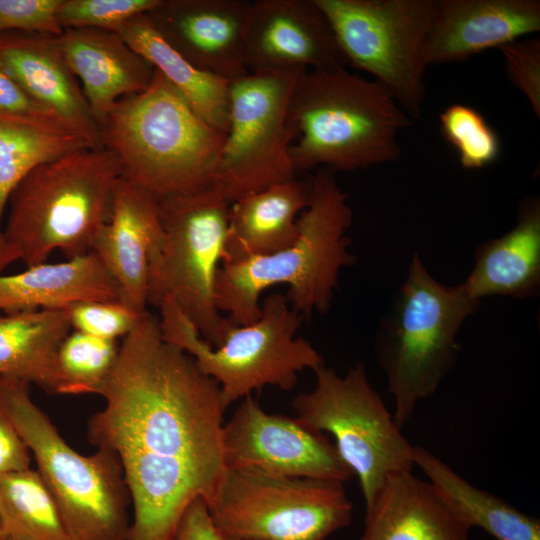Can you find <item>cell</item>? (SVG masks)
Wrapping results in <instances>:
<instances>
[{"label": "cell", "instance_id": "5b68a950", "mask_svg": "<svg viewBox=\"0 0 540 540\" xmlns=\"http://www.w3.org/2000/svg\"><path fill=\"white\" fill-rule=\"evenodd\" d=\"M102 146L67 153L34 168L13 190L2 228L6 245L27 267L60 250L68 259L90 252L108 221L116 180Z\"/></svg>", "mask_w": 540, "mask_h": 540}, {"label": "cell", "instance_id": "f1b7e54d", "mask_svg": "<svg viewBox=\"0 0 540 540\" xmlns=\"http://www.w3.org/2000/svg\"><path fill=\"white\" fill-rule=\"evenodd\" d=\"M0 526L9 540H72L37 470L0 476Z\"/></svg>", "mask_w": 540, "mask_h": 540}, {"label": "cell", "instance_id": "4fadbf2b", "mask_svg": "<svg viewBox=\"0 0 540 540\" xmlns=\"http://www.w3.org/2000/svg\"><path fill=\"white\" fill-rule=\"evenodd\" d=\"M305 68L249 72L229 83L226 137L212 186L234 201L296 177L289 119L293 90Z\"/></svg>", "mask_w": 540, "mask_h": 540}, {"label": "cell", "instance_id": "44dd1931", "mask_svg": "<svg viewBox=\"0 0 540 540\" xmlns=\"http://www.w3.org/2000/svg\"><path fill=\"white\" fill-rule=\"evenodd\" d=\"M470 530L429 481L402 471L365 506L359 540H469Z\"/></svg>", "mask_w": 540, "mask_h": 540}, {"label": "cell", "instance_id": "8d00e7d4", "mask_svg": "<svg viewBox=\"0 0 540 540\" xmlns=\"http://www.w3.org/2000/svg\"><path fill=\"white\" fill-rule=\"evenodd\" d=\"M31 452L0 410V476L30 469Z\"/></svg>", "mask_w": 540, "mask_h": 540}, {"label": "cell", "instance_id": "5bb4252c", "mask_svg": "<svg viewBox=\"0 0 540 540\" xmlns=\"http://www.w3.org/2000/svg\"><path fill=\"white\" fill-rule=\"evenodd\" d=\"M227 469L345 483L354 477L335 445L297 417L267 413L252 395L223 424Z\"/></svg>", "mask_w": 540, "mask_h": 540}, {"label": "cell", "instance_id": "74e56055", "mask_svg": "<svg viewBox=\"0 0 540 540\" xmlns=\"http://www.w3.org/2000/svg\"><path fill=\"white\" fill-rule=\"evenodd\" d=\"M172 540H222L203 498L195 499L186 508Z\"/></svg>", "mask_w": 540, "mask_h": 540}, {"label": "cell", "instance_id": "9c48e42d", "mask_svg": "<svg viewBox=\"0 0 540 540\" xmlns=\"http://www.w3.org/2000/svg\"><path fill=\"white\" fill-rule=\"evenodd\" d=\"M159 201L163 243L148 271V304L171 298L212 347L233 324L215 300L231 203L214 186Z\"/></svg>", "mask_w": 540, "mask_h": 540}, {"label": "cell", "instance_id": "9a60e30c", "mask_svg": "<svg viewBox=\"0 0 540 540\" xmlns=\"http://www.w3.org/2000/svg\"><path fill=\"white\" fill-rule=\"evenodd\" d=\"M244 59L248 72L332 70L348 65L315 0L251 2Z\"/></svg>", "mask_w": 540, "mask_h": 540}, {"label": "cell", "instance_id": "ab89813d", "mask_svg": "<svg viewBox=\"0 0 540 540\" xmlns=\"http://www.w3.org/2000/svg\"><path fill=\"white\" fill-rule=\"evenodd\" d=\"M222 540H246V539L226 538V539H222Z\"/></svg>", "mask_w": 540, "mask_h": 540}, {"label": "cell", "instance_id": "836d02e7", "mask_svg": "<svg viewBox=\"0 0 540 540\" xmlns=\"http://www.w3.org/2000/svg\"><path fill=\"white\" fill-rule=\"evenodd\" d=\"M62 0H0V34L24 32L59 36L64 28L58 20Z\"/></svg>", "mask_w": 540, "mask_h": 540}, {"label": "cell", "instance_id": "f35d334b", "mask_svg": "<svg viewBox=\"0 0 540 540\" xmlns=\"http://www.w3.org/2000/svg\"><path fill=\"white\" fill-rule=\"evenodd\" d=\"M0 540H9L0 526Z\"/></svg>", "mask_w": 540, "mask_h": 540}, {"label": "cell", "instance_id": "7c38bea8", "mask_svg": "<svg viewBox=\"0 0 540 540\" xmlns=\"http://www.w3.org/2000/svg\"><path fill=\"white\" fill-rule=\"evenodd\" d=\"M348 65L374 77L411 119L425 99L426 45L437 0H315Z\"/></svg>", "mask_w": 540, "mask_h": 540}, {"label": "cell", "instance_id": "1f68e13d", "mask_svg": "<svg viewBox=\"0 0 540 540\" xmlns=\"http://www.w3.org/2000/svg\"><path fill=\"white\" fill-rule=\"evenodd\" d=\"M162 0H62L58 20L65 28L117 32L131 18L148 13Z\"/></svg>", "mask_w": 540, "mask_h": 540}, {"label": "cell", "instance_id": "7402d4cb", "mask_svg": "<svg viewBox=\"0 0 540 540\" xmlns=\"http://www.w3.org/2000/svg\"><path fill=\"white\" fill-rule=\"evenodd\" d=\"M476 301L490 296L523 299L540 289V201L524 198L515 226L478 247L475 264L461 283Z\"/></svg>", "mask_w": 540, "mask_h": 540}, {"label": "cell", "instance_id": "277c9868", "mask_svg": "<svg viewBox=\"0 0 540 540\" xmlns=\"http://www.w3.org/2000/svg\"><path fill=\"white\" fill-rule=\"evenodd\" d=\"M289 119L295 172L355 171L401 157L398 134L412 119L379 83L346 68L307 70L293 90Z\"/></svg>", "mask_w": 540, "mask_h": 540}, {"label": "cell", "instance_id": "6da1fadb", "mask_svg": "<svg viewBox=\"0 0 540 540\" xmlns=\"http://www.w3.org/2000/svg\"><path fill=\"white\" fill-rule=\"evenodd\" d=\"M100 395L88 438L120 460L133 506L127 540H172L186 508L207 501L226 470L220 387L147 311Z\"/></svg>", "mask_w": 540, "mask_h": 540}, {"label": "cell", "instance_id": "2e32d148", "mask_svg": "<svg viewBox=\"0 0 540 540\" xmlns=\"http://www.w3.org/2000/svg\"><path fill=\"white\" fill-rule=\"evenodd\" d=\"M163 243L158 199L119 177L110 216L96 234L93 252L119 291V301L143 314L148 305V271Z\"/></svg>", "mask_w": 540, "mask_h": 540}, {"label": "cell", "instance_id": "7a4b0ae2", "mask_svg": "<svg viewBox=\"0 0 540 540\" xmlns=\"http://www.w3.org/2000/svg\"><path fill=\"white\" fill-rule=\"evenodd\" d=\"M353 212L335 172L318 168L311 176L310 199L297 219L298 235L290 246L269 255L222 263L215 283L219 311L236 325L260 315L266 288L285 284V297L297 313L310 318L331 308L341 270L355 262L347 230Z\"/></svg>", "mask_w": 540, "mask_h": 540}, {"label": "cell", "instance_id": "ffe728a7", "mask_svg": "<svg viewBox=\"0 0 540 540\" xmlns=\"http://www.w3.org/2000/svg\"><path fill=\"white\" fill-rule=\"evenodd\" d=\"M56 37L0 34V64L33 99L100 146L98 125Z\"/></svg>", "mask_w": 540, "mask_h": 540}, {"label": "cell", "instance_id": "cb8c5ba5", "mask_svg": "<svg viewBox=\"0 0 540 540\" xmlns=\"http://www.w3.org/2000/svg\"><path fill=\"white\" fill-rule=\"evenodd\" d=\"M86 300H118V287L93 252L0 274V311L60 310Z\"/></svg>", "mask_w": 540, "mask_h": 540}, {"label": "cell", "instance_id": "d6986e66", "mask_svg": "<svg viewBox=\"0 0 540 540\" xmlns=\"http://www.w3.org/2000/svg\"><path fill=\"white\" fill-rule=\"evenodd\" d=\"M56 39L97 125L116 102L144 91L153 78V66L117 32L65 28Z\"/></svg>", "mask_w": 540, "mask_h": 540}, {"label": "cell", "instance_id": "3957f363", "mask_svg": "<svg viewBox=\"0 0 540 540\" xmlns=\"http://www.w3.org/2000/svg\"><path fill=\"white\" fill-rule=\"evenodd\" d=\"M98 134L120 177L158 200L212 186L226 137L157 70L144 91L116 102L99 122Z\"/></svg>", "mask_w": 540, "mask_h": 540}, {"label": "cell", "instance_id": "83f0119b", "mask_svg": "<svg viewBox=\"0 0 540 540\" xmlns=\"http://www.w3.org/2000/svg\"><path fill=\"white\" fill-rule=\"evenodd\" d=\"M413 462L452 510L470 527L497 540H540V521L480 489L428 449L414 446Z\"/></svg>", "mask_w": 540, "mask_h": 540}, {"label": "cell", "instance_id": "f546056e", "mask_svg": "<svg viewBox=\"0 0 540 540\" xmlns=\"http://www.w3.org/2000/svg\"><path fill=\"white\" fill-rule=\"evenodd\" d=\"M120 344L70 332L57 353L58 394H101L118 358Z\"/></svg>", "mask_w": 540, "mask_h": 540}, {"label": "cell", "instance_id": "ba28073f", "mask_svg": "<svg viewBox=\"0 0 540 540\" xmlns=\"http://www.w3.org/2000/svg\"><path fill=\"white\" fill-rule=\"evenodd\" d=\"M158 309L164 340L191 355L200 370L217 382L226 409L266 386L290 390L299 372L324 364L315 347L296 336L304 318L280 293L264 299L255 322L233 323L218 347L200 336L171 298L164 299Z\"/></svg>", "mask_w": 540, "mask_h": 540}, {"label": "cell", "instance_id": "603a6c76", "mask_svg": "<svg viewBox=\"0 0 540 540\" xmlns=\"http://www.w3.org/2000/svg\"><path fill=\"white\" fill-rule=\"evenodd\" d=\"M310 191L311 176L294 177L231 203L222 263L269 255L293 244L297 215L307 207Z\"/></svg>", "mask_w": 540, "mask_h": 540}, {"label": "cell", "instance_id": "d6a6232c", "mask_svg": "<svg viewBox=\"0 0 540 540\" xmlns=\"http://www.w3.org/2000/svg\"><path fill=\"white\" fill-rule=\"evenodd\" d=\"M65 310L74 331L107 340L124 338L144 314L118 300L80 301Z\"/></svg>", "mask_w": 540, "mask_h": 540}, {"label": "cell", "instance_id": "30bf717a", "mask_svg": "<svg viewBox=\"0 0 540 540\" xmlns=\"http://www.w3.org/2000/svg\"><path fill=\"white\" fill-rule=\"evenodd\" d=\"M206 504L221 539L326 540L353 516L342 482L227 468Z\"/></svg>", "mask_w": 540, "mask_h": 540}, {"label": "cell", "instance_id": "8fae6325", "mask_svg": "<svg viewBox=\"0 0 540 540\" xmlns=\"http://www.w3.org/2000/svg\"><path fill=\"white\" fill-rule=\"evenodd\" d=\"M314 373L313 389L292 400L296 417L334 437L340 457L358 478L366 506L388 476L413 470L414 446L372 387L363 363L344 376L325 363Z\"/></svg>", "mask_w": 540, "mask_h": 540}, {"label": "cell", "instance_id": "d590c367", "mask_svg": "<svg viewBox=\"0 0 540 540\" xmlns=\"http://www.w3.org/2000/svg\"><path fill=\"white\" fill-rule=\"evenodd\" d=\"M0 113L33 118L61 120L33 99L0 64ZM66 123V122H65ZM68 124V123H67Z\"/></svg>", "mask_w": 540, "mask_h": 540}, {"label": "cell", "instance_id": "4dcf8cb0", "mask_svg": "<svg viewBox=\"0 0 540 540\" xmlns=\"http://www.w3.org/2000/svg\"><path fill=\"white\" fill-rule=\"evenodd\" d=\"M440 132L455 148L465 169L485 168L499 158L501 141L497 132L475 108L455 103L439 115Z\"/></svg>", "mask_w": 540, "mask_h": 540}, {"label": "cell", "instance_id": "e0dca14e", "mask_svg": "<svg viewBox=\"0 0 540 540\" xmlns=\"http://www.w3.org/2000/svg\"><path fill=\"white\" fill-rule=\"evenodd\" d=\"M246 0H162L148 16L163 37L197 68L231 82L248 72Z\"/></svg>", "mask_w": 540, "mask_h": 540}, {"label": "cell", "instance_id": "e575fe53", "mask_svg": "<svg viewBox=\"0 0 540 540\" xmlns=\"http://www.w3.org/2000/svg\"><path fill=\"white\" fill-rule=\"evenodd\" d=\"M511 83L523 93L533 112L540 116V40L529 38L499 48Z\"/></svg>", "mask_w": 540, "mask_h": 540}, {"label": "cell", "instance_id": "484cf974", "mask_svg": "<svg viewBox=\"0 0 540 540\" xmlns=\"http://www.w3.org/2000/svg\"><path fill=\"white\" fill-rule=\"evenodd\" d=\"M117 33L180 93L202 119L227 132L230 82L194 66L163 37L147 13L131 18Z\"/></svg>", "mask_w": 540, "mask_h": 540}, {"label": "cell", "instance_id": "ac0fdd59", "mask_svg": "<svg viewBox=\"0 0 540 540\" xmlns=\"http://www.w3.org/2000/svg\"><path fill=\"white\" fill-rule=\"evenodd\" d=\"M539 31V0H437L426 62L463 61Z\"/></svg>", "mask_w": 540, "mask_h": 540}, {"label": "cell", "instance_id": "d4e9b609", "mask_svg": "<svg viewBox=\"0 0 540 540\" xmlns=\"http://www.w3.org/2000/svg\"><path fill=\"white\" fill-rule=\"evenodd\" d=\"M96 146L85 133L65 122L0 113V274L17 261L2 233L3 215L13 190L40 164Z\"/></svg>", "mask_w": 540, "mask_h": 540}, {"label": "cell", "instance_id": "8992f818", "mask_svg": "<svg viewBox=\"0 0 540 540\" xmlns=\"http://www.w3.org/2000/svg\"><path fill=\"white\" fill-rule=\"evenodd\" d=\"M462 284L438 282L418 253L376 333L375 351L402 427L456 364L458 332L478 308Z\"/></svg>", "mask_w": 540, "mask_h": 540}, {"label": "cell", "instance_id": "52a82bcc", "mask_svg": "<svg viewBox=\"0 0 540 540\" xmlns=\"http://www.w3.org/2000/svg\"><path fill=\"white\" fill-rule=\"evenodd\" d=\"M0 410L33 455L72 540H127L131 503L117 455L75 451L31 398L25 381L0 376Z\"/></svg>", "mask_w": 540, "mask_h": 540}, {"label": "cell", "instance_id": "4316f807", "mask_svg": "<svg viewBox=\"0 0 540 540\" xmlns=\"http://www.w3.org/2000/svg\"><path fill=\"white\" fill-rule=\"evenodd\" d=\"M71 330L63 309L0 315V376L58 393L57 353Z\"/></svg>", "mask_w": 540, "mask_h": 540}]
</instances>
